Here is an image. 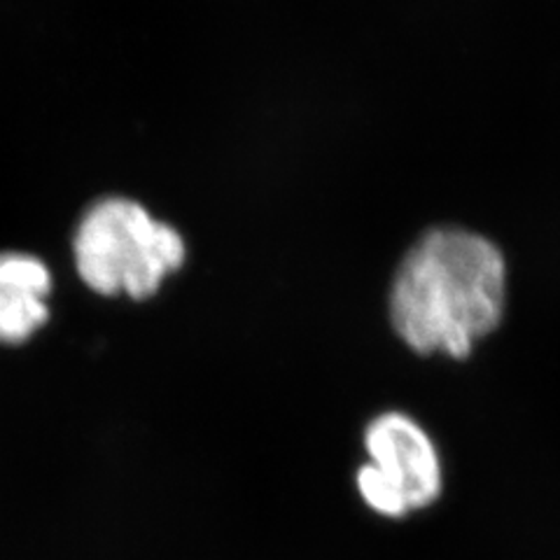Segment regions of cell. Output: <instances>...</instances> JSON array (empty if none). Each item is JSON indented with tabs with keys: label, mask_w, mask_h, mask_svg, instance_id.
I'll list each match as a JSON object with an SVG mask.
<instances>
[{
	"label": "cell",
	"mask_w": 560,
	"mask_h": 560,
	"mask_svg": "<svg viewBox=\"0 0 560 560\" xmlns=\"http://www.w3.org/2000/svg\"><path fill=\"white\" fill-rule=\"evenodd\" d=\"M506 261L481 234L440 226L416 241L399 261L390 290V320L416 353L467 358L502 323Z\"/></svg>",
	"instance_id": "1"
},
{
	"label": "cell",
	"mask_w": 560,
	"mask_h": 560,
	"mask_svg": "<svg viewBox=\"0 0 560 560\" xmlns=\"http://www.w3.org/2000/svg\"><path fill=\"white\" fill-rule=\"evenodd\" d=\"M73 253L86 288L131 300H150L187 257L183 236L127 197H103L84 210Z\"/></svg>",
	"instance_id": "2"
},
{
	"label": "cell",
	"mask_w": 560,
	"mask_h": 560,
	"mask_svg": "<svg viewBox=\"0 0 560 560\" xmlns=\"http://www.w3.org/2000/svg\"><path fill=\"white\" fill-rule=\"evenodd\" d=\"M370 463L358 471V490L370 510L401 518L442 493V463L430 434L399 411L376 416L364 432Z\"/></svg>",
	"instance_id": "3"
},
{
	"label": "cell",
	"mask_w": 560,
	"mask_h": 560,
	"mask_svg": "<svg viewBox=\"0 0 560 560\" xmlns=\"http://www.w3.org/2000/svg\"><path fill=\"white\" fill-rule=\"evenodd\" d=\"M51 273L43 259L0 253V343H24L47 318Z\"/></svg>",
	"instance_id": "4"
}]
</instances>
